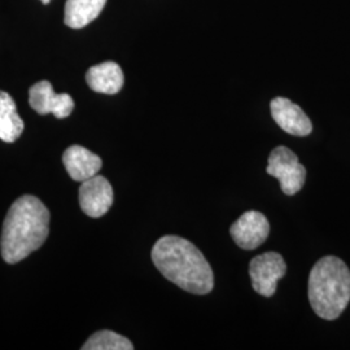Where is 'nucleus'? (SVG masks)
Instances as JSON below:
<instances>
[{"instance_id":"obj_8","label":"nucleus","mask_w":350,"mask_h":350,"mask_svg":"<svg viewBox=\"0 0 350 350\" xmlns=\"http://www.w3.org/2000/svg\"><path fill=\"white\" fill-rule=\"evenodd\" d=\"M29 103L36 112L52 113L56 118H66L75 109V101L68 94H56L49 81H40L29 91Z\"/></svg>"},{"instance_id":"obj_13","label":"nucleus","mask_w":350,"mask_h":350,"mask_svg":"<svg viewBox=\"0 0 350 350\" xmlns=\"http://www.w3.org/2000/svg\"><path fill=\"white\" fill-rule=\"evenodd\" d=\"M24 122L17 113L12 96L0 91V139L5 143H13L21 137Z\"/></svg>"},{"instance_id":"obj_2","label":"nucleus","mask_w":350,"mask_h":350,"mask_svg":"<svg viewBox=\"0 0 350 350\" xmlns=\"http://www.w3.org/2000/svg\"><path fill=\"white\" fill-rule=\"evenodd\" d=\"M50 232V212L36 196L24 195L14 201L4 219L0 248L7 263L25 260L39 250Z\"/></svg>"},{"instance_id":"obj_3","label":"nucleus","mask_w":350,"mask_h":350,"mask_svg":"<svg viewBox=\"0 0 350 350\" xmlns=\"http://www.w3.org/2000/svg\"><path fill=\"white\" fill-rule=\"evenodd\" d=\"M309 301L314 313L335 321L350 301V270L342 260L325 256L314 265L309 276Z\"/></svg>"},{"instance_id":"obj_5","label":"nucleus","mask_w":350,"mask_h":350,"mask_svg":"<svg viewBox=\"0 0 350 350\" xmlns=\"http://www.w3.org/2000/svg\"><path fill=\"white\" fill-rule=\"evenodd\" d=\"M286 273L287 265L284 258L276 252H266L256 256L250 263L253 289L265 297L274 296L278 282L286 275Z\"/></svg>"},{"instance_id":"obj_1","label":"nucleus","mask_w":350,"mask_h":350,"mask_svg":"<svg viewBox=\"0 0 350 350\" xmlns=\"http://www.w3.org/2000/svg\"><path fill=\"white\" fill-rule=\"evenodd\" d=\"M152 261L167 280L193 295H208L214 287L212 267L196 245L166 235L152 248Z\"/></svg>"},{"instance_id":"obj_11","label":"nucleus","mask_w":350,"mask_h":350,"mask_svg":"<svg viewBox=\"0 0 350 350\" xmlns=\"http://www.w3.org/2000/svg\"><path fill=\"white\" fill-rule=\"evenodd\" d=\"M86 81L92 91L105 95H114L124 88L125 77L118 64L105 62L90 68Z\"/></svg>"},{"instance_id":"obj_6","label":"nucleus","mask_w":350,"mask_h":350,"mask_svg":"<svg viewBox=\"0 0 350 350\" xmlns=\"http://www.w3.org/2000/svg\"><path fill=\"white\" fill-rule=\"evenodd\" d=\"M114 200L112 185L101 175H94L82 182L79 188V205L91 218H100L111 209Z\"/></svg>"},{"instance_id":"obj_10","label":"nucleus","mask_w":350,"mask_h":350,"mask_svg":"<svg viewBox=\"0 0 350 350\" xmlns=\"http://www.w3.org/2000/svg\"><path fill=\"white\" fill-rule=\"evenodd\" d=\"M63 163L75 182H85L98 174L103 166L100 157L82 146H70L64 152Z\"/></svg>"},{"instance_id":"obj_7","label":"nucleus","mask_w":350,"mask_h":350,"mask_svg":"<svg viewBox=\"0 0 350 350\" xmlns=\"http://www.w3.org/2000/svg\"><path fill=\"white\" fill-rule=\"evenodd\" d=\"M230 234L241 250H256L269 238L270 224L262 213L248 211L231 226Z\"/></svg>"},{"instance_id":"obj_14","label":"nucleus","mask_w":350,"mask_h":350,"mask_svg":"<svg viewBox=\"0 0 350 350\" xmlns=\"http://www.w3.org/2000/svg\"><path fill=\"white\" fill-rule=\"evenodd\" d=\"M83 350H133L134 345L129 338L113 331H99L88 338L82 347Z\"/></svg>"},{"instance_id":"obj_9","label":"nucleus","mask_w":350,"mask_h":350,"mask_svg":"<svg viewBox=\"0 0 350 350\" xmlns=\"http://www.w3.org/2000/svg\"><path fill=\"white\" fill-rule=\"evenodd\" d=\"M270 111L278 126L293 137H308L313 130L309 117L289 99L275 98L270 104Z\"/></svg>"},{"instance_id":"obj_12","label":"nucleus","mask_w":350,"mask_h":350,"mask_svg":"<svg viewBox=\"0 0 350 350\" xmlns=\"http://www.w3.org/2000/svg\"><path fill=\"white\" fill-rule=\"evenodd\" d=\"M107 0H66L64 23L72 29H82L92 23L105 7Z\"/></svg>"},{"instance_id":"obj_15","label":"nucleus","mask_w":350,"mask_h":350,"mask_svg":"<svg viewBox=\"0 0 350 350\" xmlns=\"http://www.w3.org/2000/svg\"><path fill=\"white\" fill-rule=\"evenodd\" d=\"M43 4H49L50 3L51 0H40Z\"/></svg>"},{"instance_id":"obj_4","label":"nucleus","mask_w":350,"mask_h":350,"mask_svg":"<svg viewBox=\"0 0 350 350\" xmlns=\"http://www.w3.org/2000/svg\"><path fill=\"white\" fill-rule=\"evenodd\" d=\"M266 172L279 180L282 191L288 196L296 195L305 185V166L300 163L296 153L284 146L271 150Z\"/></svg>"}]
</instances>
